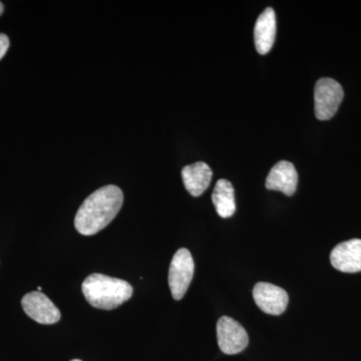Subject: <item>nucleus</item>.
Wrapping results in <instances>:
<instances>
[{
	"instance_id": "20e7f679",
	"label": "nucleus",
	"mask_w": 361,
	"mask_h": 361,
	"mask_svg": "<svg viewBox=\"0 0 361 361\" xmlns=\"http://www.w3.org/2000/svg\"><path fill=\"white\" fill-rule=\"evenodd\" d=\"M343 94V90L336 80L320 78L314 90L316 118L320 121L330 120L338 110Z\"/></svg>"
},
{
	"instance_id": "9d476101",
	"label": "nucleus",
	"mask_w": 361,
	"mask_h": 361,
	"mask_svg": "<svg viewBox=\"0 0 361 361\" xmlns=\"http://www.w3.org/2000/svg\"><path fill=\"white\" fill-rule=\"evenodd\" d=\"M276 37V16L274 9L268 7L259 16L254 28L256 49L260 54H266L272 49Z\"/></svg>"
},
{
	"instance_id": "4468645a",
	"label": "nucleus",
	"mask_w": 361,
	"mask_h": 361,
	"mask_svg": "<svg viewBox=\"0 0 361 361\" xmlns=\"http://www.w3.org/2000/svg\"><path fill=\"white\" fill-rule=\"evenodd\" d=\"M4 4H2V2L0 1V16H1L2 13H4Z\"/></svg>"
},
{
	"instance_id": "9b49d317",
	"label": "nucleus",
	"mask_w": 361,
	"mask_h": 361,
	"mask_svg": "<svg viewBox=\"0 0 361 361\" xmlns=\"http://www.w3.org/2000/svg\"><path fill=\"white\" fill-rule=\"evenodd\" d=\"M182 177L187 191L193 197H199L208 189L213 172L204 161H197L183 168Z\"/></svg>"
},
{
	"instance_id": "0eeeda50",
	"label": "nucleus",
	"mask_w": 361,
	"mask_h": 361,
	"mask_svg": "<svg viewBox=\"0 0 361 361\" xmlns=\"http://www.w3.org/2000/svg\"><path fill=\"white\" fill-rule=\"evenodd\" d=\"M21 305L26 314L40 324H54L61 319L59 308L42 292L26 294L21 300Z\"/></svg>"
},
{
	"instance_id": "f03ea898",
	"label": "nucleus",
	"mask_w": 361,
	"mask_h": 361,
	"mask_svg": "<svg viewBox=\"0 0 361 361\" xmlns=\"http://www.w3.org/2000/svg\"><path fill=\"white\" fill-rule=\"evenodd\" d=\"M82 293L87 302L99 310H113L129 300L133 295L132 285L118 278L94 273L85 278Z\"/></svg>"
},
{
	"instance_id": "6e6552de",
	"label": "nucleus",
	"mask_w": 361,
	"mask_h": 361,
	"mask_svg": "<svg viewBox=\"0 0 361 361\" xmlns=\"http://www.w3.org/2000/svg\"><path fill=\"white\" fill-rule=\"evenodd\" d=\"M330 262L341 272H361V240H349L334 247L330 254Z\"/></svg>"
},
{
	"instance_id": "1a4fd4ad",
	"label": "nucleus",
	"mask_w": 361,
	"mask_h": 361,
	"mask_svg": "<svg viewBox=\"0 0 361 361\" xmlns=\"http://www.w3.org/2000/svg\"><path fill=\"white\" fill-rule=\"evenodd\" d=\"M298 184V174L290 161H280L273 166L266 179V188L273 191H280L292 196L295 193Z\"/></svg>"
},
{
	"instance_id": "ddd939ff",
	"label": "nucleus",
	"mask_w": 361,
	"mask_h": 361,
	"mask_svg": "<svg viewBox=\"0 0 361 361\" xmlns=\"http://www.w3.org/2000/svg\"><path fill=\"white\" fill-rule=\"evenodd\" d=\"M9 47V39L7 35L0 33V59L6 56Z\"/></svg>"
},
{
	"instance_id": "7ed1b4c3",
	"label": "nucleus",
	"mask_w": 361,
	"mask_h": 361,
	"mask_svg": "<svg viewBox=\"0 0 361 361\" xmlns=\"http://www.w3.org/2000/svg\"><path fill=\"white\" fill-rule=\"evenodd\" d=\"M195 264L192 254L186 248L176 252L169 269V286L175 300L185 296L194 276Z\"/></svg>"
},
{
	"instance_id": "f257e3e1",
	"label": "nucleus",
	"mask_w": 361,
	"mask_h": 361,
	"mask_svg": "<svg viewBox=\"0 0 361 361\" xmlns=\"http://www.w3.org/2000/svg\"><path fill=\"white\" fill-rule=\"evenodd\" d=\"M123 203V191L115 185L97 190L78 209L75 218V229L85 236L97 234L115 219Z\"/></svg>"
},
{
	"instance_id": "39448f33",
	"label": "nucleus",
	"mask_w": 361,
	"mask_h": 361,
	"mask_svg": "<svg viewBox=\"0 0 361 361\" xmlns=\"http://www.w3.org/2000/svg\"><path fill=\"white\" fill-rule=\"evenodd\" d=\"M217 339L219 348L226 355H237L249 343L246 329L236 320L222 316L217 322Z\"/></svg>"
},
{
	"instance_id": "f8f14e48",
	"label": "nucleus",
	"mask_w": 361,
	"mask_h": 361,
	"mask_svg": "<svg viewBox=\"0 0 361 361\" xmlns=\"http://www.w3.org/2000/svg\"><path fill=\"white\" fill-rule=\"evenodd\" d=\"M212 201L218 215L222 218H230L236 211L234 188L228 180L221 179L216 184L212 195Z\"/></svg>"
},
{
	"instance_id": "423d86ee",
	"label": "nucleus",
	"mask_w": 361,
	"mask_h": 361,
	"mask_svg": "<svg viewBox=\"0 0 361 361\" xmlns=\"http://www.w3.org/2000/svg\"><path fill=\"white\" fill-rule=\"evenodd\" d=\"M253 297L256 305L271 315L282 314L289 302L288 294L283 288L267 282H259L254 286Z\"/></svg>"
},
{
	"instance_id": "2eb2a0df",
	"label": "nucleus",
	"mask_w": 361,
	"mask_h": 361,
	"mask_svg": "<svg viewBox=\"0 0 361 361\" xmlns=\"http://www.w3.org/2000/svg\"><path fill=\"white\" fill-rule=\"evenodd\" d=\"M71 361H82V360H71Z\"/></svg>"
}]
</instances>
